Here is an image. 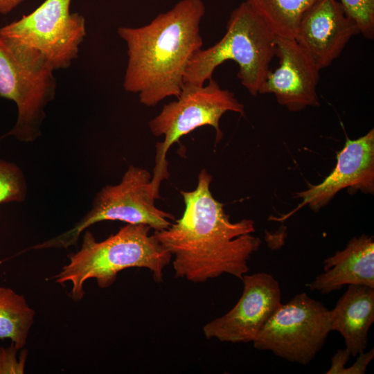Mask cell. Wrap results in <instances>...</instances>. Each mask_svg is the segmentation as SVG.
I'll use <instances>...</instances> for the list:
<instances>
[{
    "label": "cell",
    "instance_id": "21",
    "mask_svg": "<svg viewBox=\"0 0 374 374\" xmlns=\"http://www.w3.org/2000/svg\"><path fill=\"white\" fill-rule=\"evenodd\" d=\"M350 355L345 349L338 350L335 355L332 357V364L330 368L326 373L335 374L339 373L340 370L345 366L348 362Z\"/></svg>",
    "mask_w": 374,
    "mask_h": 374
},
{
    "label": "cell",
    "instance_id": "16",
    "mask_svg": "<svg viewBox=\"0 0 374 374\" xmlns=\"http://www.w3.org/2000/svg\"><path fill=\"white\" fill-rule=\"evenodd\" d=\"M35 315L23 295L0 287V339H10L19 350L23 349Z\"/></svg>",
    "mask_w": 374,
    "mask_h": 374
},
{
    "label": "cell",
    "instance_id": "10",
    "mask_svg": "<svg viewBox=\"0 0 374 374\" xmlns=\"http://www.w3.org/2000/svg\"><path fill=\"white\" fill-rule=\"evenodd\" d=\"M242 294L227 313L203 327L207 339L223 342H253L259 331L282 304L278 280L270 274H245Z\"/></svg>",
    "mask_w": 374,
    "mask_h": 374
},
{
    "label": "cell",
    "instance_id": "19",
    "mask_svg": "<svg viewBox=\"0 0 374 374\" xmlns=\"http://www.w3.org/2000/svg\"><path fill=\"white\" fill-rule=\"evenodd\" d=\"M346 14L366 39L374 37V0H339Z\"/></svg>",
    "mask_w": 374,
    "mask_h": 374
},
{
    "label": "cell",
    "instance_id": "5",
    "mask_svg": "<svg viewBox=\"0 0 374 374\" xmlns=\"http://www.w3.org/2000/svg\"><path fill=\"white\" fill-rule=\"evenodd\" d=\"M71 0H45L27 15L0 28L19 57L52 71L69 68L86 36L84 17L70 12Z\"/></svg>",
    "mask_w": 374,
    "mask_h": 374
},
{
    "label": "cell",
    "instance_id": "4",
    "mask_svg": "<svg viewBox=\"0 0 374 374\" xmlns=\"http://www.w3.org/2000/svg\"><path fill=\"white\" fill-rule=\"evenodd\" d=\"M276 36L246 1L230 15L222 38L201 48L190 58L184 82L203 85L213 78L216 68L227 60L238 66V78L253 96L261 93L269 64L276 55Z\"/></svg>",
    "mask_w": 374,
    "mask_h": 374
},
{
    "label": "cell",
    "instance_id": "20",
    "mask_svg": "<svg viewBox=\"0 0 374 374\" xmlns=\"http://www.w3.org/2000/svg\"><path fill=\"white\" fill-rule=\"evenodd\" d=\"M19 350L13 345L0 348V374L24 373L27 354L18 361L17 352Z\"/></svg>",
    "mask_w": 374,
    "mask_h": 374
},
{
    "label": "cell",
    "instance_id": "1",
    "mask_svg": "<svg viewBox=\"0 0 374 374\" xmlns=\"http://www.w3.org/2000/svg\"><path fill=\"white\" fill-rule=\"evenodd\" d=\"M211 181L212 176L202 169L196 188L181 191L182 216L152 234L172 255L175 278L199 283L227 274L242 280L262 242L251 235L252 220H230L223 204L211 193Z\"/></svg>",
    "mask_w": 374,
    "mask_h": 374
},
{
    "label": "cell",
    "instance_id": "2",
    "mask_svg": "<svg viewBox=\"0 0 374 374\" xmlns=\"http://www.w3.org/2000/svg\"><path fill=\"white\" fill-rule=\"evenodd\" d=\"M204 14L202 0H181L148 24L119 27L117 33L127 48L124 89L138 93L147 107L177 98L190 58L202 48L200 24Z\"/></svg>",
    "mask_w": 374,
    "mask_h": 374
},
{
    "label": "cell",
    "instance_id": "11",
    "mask_svg": "<svg viewBox=\"0 0 374 374\" xmlns=\"http://www.w3.org/2000/svg\"><path fill=\"white\" fill-rule=\"evenodd\" d=\"M344 188L350 194L358 190L370 194L374 192L373 129L355 140L347 137L344 148L337 154V163L330 174L321 183L295 193L294 197L302 199V202L294 210L280 217L271 218L285 220L307 205L318 211Z\"/></svg>",
    "mask_w": 374,
    "mask_h": 374
},
{
    "label": "cell",
    "instance_id": "22",
    "mask_svg": "<svg viewBox=\"0 0 374 374\" xmlns=\"http://www.w3.org/2000/svg\"><path fill=\"white\" fill-rule=\"evenodd\" d=\"M26 0H0V15H7Z\"/></svg>",
    "mask_w": 374,
    "mask_h": 374
},
{
    "label": "cell",
    "instance_id": "8",
    "mask_svg": "<svg viewBox=\"0 0 374 374\" xmlns=\"http://www.w3.org/2000/svg\"><path fill=\"white\" fill-rule=\"evenodd\" d=\"M331 332L329 310L306 293L281 304L253 340V347L287 361L307 365Z\"/></svg>",
    "mask_w": 374,
    "mask_h": 374
},
{
    "label": "cell",
    "instance_id": "17",
    "mask_svg": "<svg viewBox=\"0 0 374 374\" xmlns=\"http://www.w3.org/2000/svg\"><path fill=\"white\" fill-rule=\"evenodd\" d=\"M276 37L294 38L305 10L316 0H245Z\"/></svg>",
    "mask_w": 374,
    "mask_h": 374
},
{
    "label": "cell",
    "instance_id": "12",
    "mask_svg": "<svg viewBox=\"0 0 374 374\" xmlns=\"http://www.w3.org/2000/svg\"><path fill=\"white\" fill-rule=\"evenodd\" d=\"M279 66L269 70L260 94L272 93L291 112L320 105L317 84L321 69L294 38L276 37Z\"/></svg>",
    "mask_w": 374,
    "mask_h": 374
},
{
    "label": "cell",
    "instance_id": "9",
    "mask_svg": "<svg viewBox=\"0 0 374 374\" xmlns=\"http://www.w3.org/2000/svg\"><path fill=\"white\" fill-rule=\"evenodd\" d=\"M55 91L53 71L21 58L0 37V97L17 108L16 123L6 135L24 143L37 139Z\"/></svg>",
    "mask_w": 374,
    "mask_h": 374
},
{
    "label": "cell",
    "instance_id": "7",
    "mask_svg": "<svg viewBox=\"0 0 374 374\" xmlns=\"http://www.w3.org/2000/svg\"><path fill=\"white\" fill-rule=\"evenodd\" d=\"M152 177L146 169L130 165L118 184L105 186L96 193L89 211L71 229L28 250L67 249L76 245L82 233L102 221L145 224L154 231L167 229L175 217L156 206L158 198Z\"/></svg>",
    "mask_w": 374,
    "mask_h": 374
},
{
    "label": "cell",
    "instance_id": "18",
    "mask_svg": "<svg viewBox=\"0 0 374 374\" xmlns=\"http://www.w3.org/2000/svg\"><path fill=\"white\" fill-rule=\"evenodd\" d=\"M27 194L26 177L15 163L0 159V204L21 202Z\"/></svg>",
    "mask_w": 374,
    "mask_h": 374
},
{
    "label": "cell",
    "instance_id": "13",
    "mask_svg": "<svg viewBox=\"0 0 374 374\" xmlns=\"http://www.w3.org/2000/svg\"><path fill=\"white\" fill-rule=\"evenodd\" d=\"M359 33L339 1L316 0L302 15L294 39L321 70L329 66L350 39Z\"/></svg>",
    "mask_w": 374,
    "mask_h": 374
},
{
    "label": "cell",
    "instance_id": "14",
    "mask_svg": "<svg viewBox=\"0 0 374 374\" xmlns=\"http://www.w3.org/2000/svg\"><path fill=\"white\" fill-rule=\"evenodd\" d=\"M345 285L374 288V239L362 234L353 238L346 247L323 261V272L307 286L328 294Z\"/></svg>",
    "mask_w": 374,
    "mask_h": 374
},
{
    "label": "cell",
    "instance_id": "15",
    "mask_svg": "<svg viewBox=\"0 0 374 374\" xmlns=\"http://www.w3.org/2000/svg\"><path fill=\"white\" fill-rule=\"evenodd\" d=\"M329 314L331 331L341 335L350 355L365 352L368 330L374 322V288L349 285Z\"/></svg>",
    "mask_w": 374,
    "mask_h": 374
},
{
    "label": "cell",
    "instance_id": "6",
    "mask_svg": "<svg viewBox=\"0 0 374 374\" xmlns=\"http://www.w3.org/2000/svg\"><path fill=\"white\" fill-rule=\"evenodd\" d=\"M227 112L244 115V106L233 92L222 89L212 78L206 85L184 82L177 100L164 105L159 114L149 121L151 133L163 136V141L156 145L152 175V185L158 199L161 184L170 175L166 156L170 147L182 136L206 125L215 129V143H219L223 136L220 121Z\"/></svg>",
    "mask_w": 374,
    "mask_h": 374
},
{
    "label": "cell",
    "instance_id": "3",
    "mask_svg": "<svg viewBox=\"0 0 374 374\" xmlns=\"http://www.w3.org/2000/svg\"><path fill=\"white\" fill-rule=\"evenodd\" d=\"M151 229L145 224H127L100 242L85 230L81 249L69 254V263L51 279L60 284L70 282L75 301L82 299L87 280L96 279L98 287L105 289L115 282L118 272L127 268L149 269L154 280L161 283L172 255L150 233Z\"/></svg>",
    "mask_w": 374,
    "mask_h": 374
}]
</instances>
